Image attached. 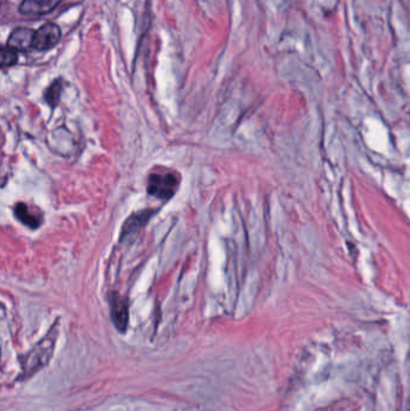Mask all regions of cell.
Segmentation results:
<instances>
[{
	"instance_id": "11",
	"label": "cell",
	"mask_w": 410,
	"mask_h": 411,
	"mask_svg": "<svg viewBox=\"0 0 410 411\" xmlns=\"http://www.w3.org/2000/svg\"><path fill=\"white\" fill-rule=\"evenodd\" d=\"M407 411H410V399H409V404H408V410Z\"/></svg>"
},
{
	"instance_id": "7",
	"label": "cell",
	"mask_w": 410,
	"mask_h": 411,
	"mask_svg": "<svg viewBox=\"0 0 410 411\" xmlns=\"http://www.w3.org/2000/svg\"><path fill=\"white\" fill-rule=\"evenodd\" d=\"M154 213H155V211H153V209H143V211L134 213V214L129 216L125 225H123L122 237H128V236H132L134 233H136L137 231H140L148 223L150 218L153 216Z\"/></svg>"
},
{
	"instance_id": "6",
	"label": "cell",
	"mask_w": 410,
	"mask_h": 411,
	"mask_svg": "<svg viewBox=\"0 0 410 411\" xmlns=\"http://www.w3.org/2000/svg\"><path fill=\"white\" fill-rule=\"evenodd\" d=\"M34 30L29 28H17L10 34L8 47L16 52H27L34 48Z\"/></svg>"
},
{
	"instance_id": "10",
	"label": "cell",
	"mask_w": 410,
	"mask_h": 411,
	"mask_svg": "<svg viewBox=\"0 0 410 411\" xmlns=\"http://www.w3.org/2000/svg\"><path fill=\"white\" fill-rule=\"evenodd\" d=\"M16 63H17V52L10 47H3L1 48V67L4 69L10 68Z\"/></svg>"
},
{
	"instance_id": "8",
	"label": "cell",
	"mask_w": 410,
	"mask_h": 411,
	"mask_svg": "<svg viewBox=\"0 0 410 411\" xmlns=\"http://www.w3.org/2000/svg\"><path fill=\"white\" fill-rule=\"evenodd\" d=\"M13 212H15V216H17L18 221L27 226H29L30 229H36L41 224V218L31 212L28 206L22 204V202L15 206Z\"/></svg>"
},
{
	"instance_id": "2",
	"label": "cell",
	"mask_w": 410,
	"mask_h": 411,
	"mask_svg": "<svg viewBox=\"0 0 410 411\" xmlns=\"http://www.w3.org/2000/svg\"><path fill=\"white\" fill-rule=\"evenodd\" d=\"M181 176L170 170L154 171L148 177L147 191L159 200H170L180 187Z\"/></svg>"
},
{
	"instance_id": "5",
	"label": "cell",
	"mask_w": 410,
	"mask_h": 411,
	"mask_svg": "<svg viewBox=\"0 0 410 411\" xmlns=\"http://www.w3.org/2000/svg\"><path fill=\"white\" fill-rule=\"evenodd\" d=\"M62 0H23L20 5V13L28 18H36L51 13L60 4Z\"/></svg>"
},
{
	"instance_id": "9",
	"label": "cell",
	"mask_w": 410,
	"mask_h": 411,
	"mask_svg": "<svg viewBox=\"0 0 410 411\" xmlns=\"http://www.w3.org/2000/svg\"><path fill=\"white\" fill-rule=\"evenodd\" d=\"M62 90H63V83H62V80L55 81V82L48 87V90H46L45 98H46V102H48L52 107L56 106L57 104L59 102Z\"/></svg>"
},
{
	"instance_id": "1",
	"label": "cell",
	"mask_w": 410,
	"mask_h": 411,
	"mask_svg": "<svg viewBox=\"0 0 410 411\" xmlns=\"http://www.w3.org/2000/svg\"><path fill=\"white\" fill-rule=\"evenodd\" d=\"M59 335V323L53 325L51 331L48 332L40 343L36 344L28 354L20 357L21 362V380H27L38 373V370L45 368L50 363L55 348L56 340Z\"/></svg>"
},
{
	"instance_id": "4",
	"label": "cell",
	"mask_w": 410,
	"mask_h": 411,
	"mask_svg": "<svg viewBox=\"0 0 410 411\" xmlns=\"http://www.w3.org/2000/svg\"><path fill=\"white\" fill-rule=\"evenodd\" d=\"M62 36L59 27L55 23H46L40 29L36 30L34 39V50L46 51L56 46Z\"/></svg>"
},
{
	"instance_id": "3",
	"label": "cell",
	"mask_w": 410,
	"mask_h": 411,
	"mask_svg": "<svg viewBox=\"0 0 410 411\" xmlns=\"http://www.w3.org/2000/svg\"><path fill=\"white\" fill-rule=\"evenodd\" d=\"M110 307H111V318L115 328L125 333L128 328L129 305L125 297L120 296L118 293H112L108 297Z\"/></svg>"
}]
</instances>
